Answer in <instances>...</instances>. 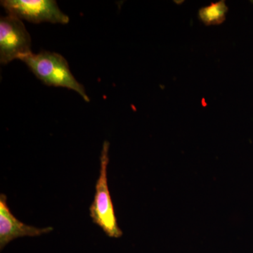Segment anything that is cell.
Wrapping results in <instances>:
<instances>
[{"instance_id":"6da1fadb","label":"cell","mask_w":253,"mask_h":253,"mask_svg":"<svg viewBox=\"0 0 253 253\" xmlns=\"http://www.w3.org/2000/svg\"><path fill=\"white\" fill-rule=\"evenodd\" d=\"M21 61L26 63L33 74L46 85L71 89L89 102V98L84 86L75 78L68 61L62 55L42 51L38 54L31 53Z\"/></svg>"},{"instance_id":"7a4b0ae2","label":"cell","mask_w":253,"mask_h":253,"mask_svg":"<svg viewBox=\"0 0 253 253\" xmlns=\"http://www.w3.org/2000/svg\"><path fill=\"white\" fill-rule=\"evenodd\" d=\"M109 147V141H105L100 156L99 176L95 185L94 200L89 208V215L93 223L99 226L106 236L118 239L123 236V231L118 224L108 184Z\"/></svg>"},{"instance_id":"3957f363","label":"cell","mask_w":253,"mask_h":253,"mask_svg":"<svg viewBox=\"0 0 253 253\" xmlns=\"http://www.w3.org/2000/svg\"><path fill=\"white\" fill-rule=\"evenodd\" d=\"M31 38L22 20L7 15L0 18V62L6 65L31 54Z\"/></svg>"},{"instance_id":"277c9868","label":"cell","mask_w":253,"mask_h":253,"mask_svg":"<svg viewBox=\"0 0 253 253\" xmlns=\"http://www.w3.org/2000/svg\"><path fill=\"white\" fill-rule=\"evenodd\" d=\"M1 5L8 15L31 23L67 24L70 21L54 0H3Z\"/></svg>"},{"instance_id":"5b68a950","label":"cell","mask_w":253,"mask_h":253,"mask_svg":"<svg viewBox=\"0 0 253 253\" xmlns=\"http://www.w3.org/2000/svg\"><path fill=\"white\" fill-rule=\"evenodd\" d=\"M54 230L51 226L37 228L24 224L15 217L7 204V197L0 194V249L18 238L36 237L49 234Z\"/></svg>"},{"instance_id":"8992f818","label":"cell","mask_w":253,"mask_h":253,"mask_svg":"<svg viewBox=\"0 0 253 253\" xmlns=\"http://www.w3.org/2000/svg\"><path fill=\"white\" fill-rule=\"evenodd\" d=\"M228 11L225 1L221 0L217 2H212L209 6L199 9V17L206 26H214L221 24L226 19Z\"/></svg>"}]
</instances>
